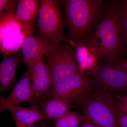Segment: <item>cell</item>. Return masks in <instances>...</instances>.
Returning a JSON list of instances; mask_svg holds the SVG:
<instances>
[{"label":"cell","instance_id":"30bf717a","mask_svg":"<svg viewBox=\"0 0 127 127\" xmlns=\"http://www.w3.org/2000/svg\"><path fill=\"white\" fill-rule=\"evenodd\" d=\"M15 6L0 15V40L15 36L23 33L32 25L26 26L18 20L16 15Z\"/></svg>","mask_w":127,"mask_h":127},{"label":"cell","instance_id":"44dd1931","mask_svg":"<svg viewBox=\"0 0 127 127\" xmlns=\"http://www.w3.org/2000/svg\"><path fill=\"white\" fill-rule=\"evenodd\" d=\"M115 103L116 107L120 112L127 115V107L121 103L116 99L115 100Z\"/></svg>","mask_w":127,"mask_h":127},{"label":"cell","instance_id":"d6986e66","mask_svg":"<svg viewBox=\"0 0 127 127\" xmlns=\"http://www.w3.org/2000/svg\"><path fill=\"white\" fill-rule=\"evenodd\" d=\"M16 0H0V15L3 14L6 10L15 6Z\"/></svg>","mask_w":127,"mask_h":127},{"label":"cell","instance_id":"8fae6325","mask_svg":"<svg viewBox=\"0 0 127 127\" xmlns=\"http://www.w3.org/2000/svg\"><path fill=\"white\" fill-rule=\"evenodd\" d=\"M52 46L39 36L29 35L25 38L22 46L23 62L42 59Z\"/></svg>","mask_w":127,"mask_h":127},{"label":"cell","instance_id":"5bb4252c","mask_svg":"<svg viewBox=\"0 0 127 127\" xmlns=\"http://www.w3.org/2000/svg\"><path fill=\"white\" fill-rule=\"evenodd\" d=\"M42 112L45 118L56 120L69 111L72 107L67 100L57 96H51L50 100L45 101Z\"/></svg>","mask_w":127,"mask_h":127},{"label":"cell","instance_id":"9a60e30c","mask_svg":"<svg viewBox=\"0 0 127 127\" xmlns=\"http://www.w3.org/2000/svg\"><path fill=\"white\" fill-rule=\"evenodd\" d=\"M40 5L36 0H20L16 10V15L20 22L31 26L38 14Z\"/></svg>","mask_w":127,"mask_h":127},{"label":"cell","instance_id":"d4e9b609","mask_svg":"<svg viewBox=\"0 0 127 127\" xmlns=\"http://www.w3.org/2000/svg\"><path fill=\"white\" fill-rule=\"evenodd\" d=\"M123 62L124 64V65H125L127 73V60H126V61H123Z\"/></svg>","mask_w":127,"mask_h":127},{"label":"cell","instance_id":"3957f363","mask_svg":"<svg viewBox=\"0 0 127 127\" xmlns=\"http://www.w3.org/2000/svg\"><path fill=\"white\" fill-rule=\"evenodd\" d=\"M115 101L101 92L90 95L81 105L84 122L98 127H120Z\"/></svg>","mask_w":127,"mask_h":127},{"label":"cell","instance_id":"277c9868","mask_svg":"<svg viewBox=\"0 0 127 127\" xmlns=\"http://www.w3.org/2000/svg\"><path fill=\"white\" fill-rule=\"evenodd\" d=\"M44 57L51 76L52 87L81 71L76 53L68 44L53 45Z\"/></svg>","mask_w":127,"mask_h":127},{"label":"cell","instance_id":"7c38bea8","mask_svg":"<svg viewBox=\"0 0 127 127\" xmlns=\"http://www.w3.org/2000/svg\"><path fill=\"white\" fill-rule=\"evenodd\" d=\"M23 60L15 55H6L0 65V91L9 90L15 81L16 71Z\"/></svg>","mask_w":127,"mask_h":127},{"label":"cell","instance_id":"ba28073f","mask_svg":"<svg viewBox=\"0 0 127 127\" xmlns=\"http://www.w3.org/2000/svg\"><path fill=\"white\" fill-rule=\"evenodd\" d=\"M32 73L30 70L26 72L15 86L9 96L0 98V112L5 108L10 105H17L25 102H33L43 106L45 101H41L37 96L31 82Z\"/></svg>","mask_w":127,"mask_h":127},{"label":"cell","instance_id":"603a6c76","mask_svg":"<svg viewBox=\"0 0 127 127\" xmlns=\"http://www.w3.org/2000/svg\"><path fill=\"white\" fill-rule=\"evenodd\" d=\"M15 123L16 127H35L34 125H28L22 123L17 119L14 118Z\"/></svg>","mask_w":127,"mask_h":127},{"label":"cell","instance_id":"7a4b0ae2","mask_svg":"<svg viewBox=\"0 0 127 127\" xmlns=\"http://www.w3.org/2000/svg\"><path fill=\"white\" fill-rule=\"evenodd\" d=\"M64 3L72 41L75 45L82 44L105 14L106 6L101 0H66Z\"/></svg>","mask_w":127,"mask_h":127},{"label":"cell","instance_id":"ac0fdd59","mask_svg":"<svg viewBox=\"0 0 127 127\" xmlns=\"http://www.w3.org/2000/svg\"><path fill=\"white\" fill-rule=\"evenodd\" d=\"M121 14V25L124 51H127V0L120 1L119 3Z\"/></svg>","mask_w":127,"mask_h":127},{"label":"cell","instance_id":"6da1fadb","mask_svg":"<svg viewBox=\"0 0 127 127\" xmlns=\"http://www.w3.org/2000/svg\"><path fill=\"white\" fill-rule=\"evenodd\" d=\"M83 44L96 58L107 61L120 58L124 45L119 4L105 13Z\"/></svg>","mask_w":127,"mask_h":127},{"label":"cell","instance_id":"52a82bcc","mask_svg":"<svg viewBox=\"0 0 127 127\" xmlns=\"http://www.w3.org/2000/svg\"><path fill=\"white\" fill-rule=\"evenodd\" d=\"M93 86L92 79L81 71L65 81L52 86L50 95L81 105L90 96Z\"/></svg>","mask_w":127,"mask_h":127},{"label":"cell","instance_id":"cb8c5ba5","mask_svg":"<svg viewBox=\"0 0 127 127\" xmlns=\"http://www.w3.org/2000/svg\"><path fill=\"white\" fill-rule=\"evenodd\" d=\"M84 124L82 126L79 127H98L97 126L93 125V124H91L87 122H84Z\"/></svg>","mask_w":127,"mask_h":127},{"label":"cell","instance_id":"5b68a950","mask_svg":"<svg viewBox=\"0 0 127 127\" xmlns=\"http://www.w3.org/2000/svg\"><path fill=\"white\" fill-rule=\"evenodd\" d=\"M61 1L42 0L38 12L39 36L52 45L67 41L64 35Z\"/></svg>","mask_w":127,"mask_h":127},{"label":"cell","instance_id":"ffe728a7","mask_svg":"<svg viewBox=\"0 0 127 127\" xmlns=\"http://www.w3.org/2000/svg\"><path fill=\"white\" fill-rule=\"evenodd\" d=\"M117 117L120 127H127V115L121 112L117 108Z\"/></svg>","mask_w":127,"mask_h":127},{"label":"cell","instance_id":"9c48e42d","mask_svg":"<svg viewBox=\"0 0 127 127\" xmlns=\"http://www.w3.org/2000/svg\"><path fill=\"white\" fill-rule=\"evenodd\" d=\"M32 73L33 86L39 98L50 95L52 86L51 76L42 59L23 62Z\"/></svg>","mask_w":127,"mask_h":127},{"label":"cell","instance_id":"2e32d148","mask_svg":"<svg viewBox=\"0 0 127 127\" xmlns=\"http://www.w3.org/2000/svg\"><path fill=\"white\" fill-rule=\"evenodd\" d=\"M32 26L31 27L24 32L9 37L0 41V48L1 52L6 55H12L17 52L22 47L26 37L32 34Z\"/></svg>","mask_w":127,"mask_h":127},{"label":"cell","instance_id":"4fadbf2b","mask_svg":"<svg viewBox=\"0 0 127 127\" xmlns=\"http://www.w3.org/2000/svg\"><path fill=\"white\" fill-rule=\"evenodd\" d=\"M6 109L10 111L14 118L26 125H34L46 119L39 107L35 105L28 108L10 105L5 107L4 111Z\"/></svg>","mask_w":127,"mask_h":127},{"label":"cell","instance_id":"7402d4cb","mask_svg":"<svg viewBox=\"0 0 127 127\" xmlns=\"http://www.w3.org/2000/svg\"><path fill=\"white\" fill-rule=\"evenodd\" d=\"M115 98L121 103L127 107V96H116Z\"/></svg>","mask_w":127,"mask_h":127},{"label":"cell","instance_id":"e0dca14e","mask_svg":"<svg viewBox=\"0 0 127 127\" xmlns=\"http://www.w3.org/2000/svg\"><path fill=\"white\" fill-rule=\"evenodd\" d=\"M84 122L83 116L75 112L68 111L56 120L55 127H79L81 124Z\"/></svg>","mask_w":127,"mask_h":127},{"label":"cell","instance_id":"8992f818","mask_svg":"<svg viewBox=\"0 0 127 127\" xmlns=\"http://www.w3.org/2000/svg\"><path fill=\"white\" fill-rule=\"evenodd\" d=\"M94 86L109 94L127 90V73L120 58L103 61L91 73Z\"/></svg>","mask_w":127,"mask_h":127}]
</instances>
